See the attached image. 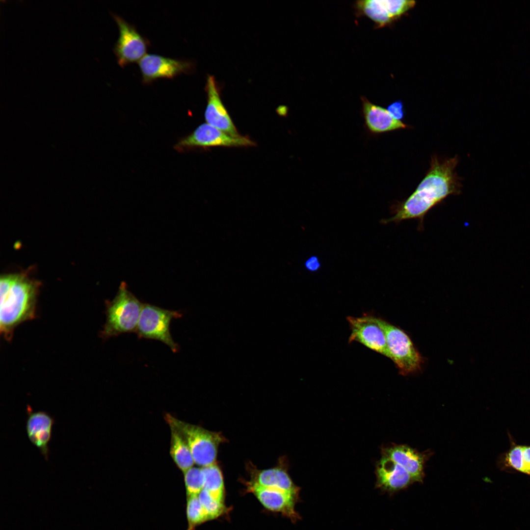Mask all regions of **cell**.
<instances>
[{
    "instance_id": "obj_27",
    "label": "cell",
    "mask_w": 530,
    "mask_h": 530,
    "mask_svg": "<svg viewBox=\"0 0 530 530\" xmlns=\"http://www.w3.org/2000/svg\"><path fill=\"white\" fill-rule=\"evenodd\" d=\"M304 265L307 270L316 272L320 268L321 264L318 256H312L306 261Z\"/></svg>"
},
{
    "instance_id": "obj_7",
    "label": "cell",
    "mask_w": 530,
    "mask_h": 530,
    "mask_svg": "<svg viewBox=\"0 0 530 530\" xmlns=\"http://www.w3.org/2000/svg\"><path fill=\"white\" fill-rule=\"evenodd\" d=\"M255 143L247 136H235L208 123L199 125L190 134L180 140L175 149L180 152L196 148L249 147Z\"/></svg>"
},
{
    "instance_id": "obj_11",
    "label": "cell",
    "mask_w": 530,
    "mask_h": 530,
    "mask_svg": "<svg viewBox=\"0 0 530 530\" xmlns=\"http://www.w3.org/2000/svg\"><path fill=\"white\" fill-rule=\"evenodd\" d=\"M245 491L253 494L263 506L269 511L281 513L295 522L300 517L295 506L299 498L279 490L265 488L245 481Z\"/></svg>"
},
{
    "instance_id": "obj_15",
    "label": "cell",
    "mask_w": 530,
    "mask_h": 530,
    "mask_svg": "<svg viewBox=\"0 0 530 530\" xmlns=\"http://www.w3.org/2000/svg\"><path fill=\"white\" fill-rule=\"evenodd\" d=\"M384 454L403 467L410 475L413 481L423 482L424 464L427 454L420 453L405 445H396L382 449Z\"/></svg>"
},
{
    "instance_id": "obj_12",
    "label": "cell",
    "mask_w": 530,
    "mask_h": 530,
    "mask_svg": "<svg viewBox=\"0 0 530 530\" xmlns=\"http://www.w3.org/2000/svg\"><path fill=\"white\" fill-rule=\"evenodd\" d=\"M205 90L207 104L204 116L207 123L230 135H241L221 101L220 89L213 76H207Z\"/></svg>"
},
{
    "instance_id": "obj_20",
    "label": "cell",
    "mask_w": 530,
    "mask_h": 530,
    "mask_svg": "<svg viewBox=\"0 0 530 530\" xmlns=\"http://www.w3.org/2000/svg\"><path fill=\"white\" fill-rule=\"evenodd\" d=\"M202 468L205 478L204 489L214 499L225 503V489L223 476L218 465L215 463Z\"/></svg>"
},
{
    "instance_id": "obj_10",
    "label": "cell",
    "mask_w": 530,
    "mask_h": 530,
    "mask_svg": "<svg viewBox=\"0 0 530 530\" xmlns=\"http://www.w3.org/2000/svg\"><path fill=\"white\" fill-rule=\"evenodd\" d=\"M379 318L371 315L347 318L351 331L349 342H358L390 358L384 331Z\"/></svg>"
},
{
    "instance_id": "obj_2",
    "label": "cell",
    "mask_w": 530,
    "mask_h": 530,
    "mask_svg": "<svg viewBox=\"0 0 530 530\" xmlns=\"http://www.w3.org/2000/svg\"><path fill=\"white\" fill-rule=\"evenodd\" d=\"M0 329L9 339L13 329L34 317L37 288L23 275L12 274L0 278Z\"/></svg>"
},
{
    "instance_id": "obj_1",
    "label": "cell",
    "mask_w": 530,
    "mask_h": 530,
    "mask_svg": "<svg viewBox=\"0 0 530 530\" xmlns=\"http://www.w3.org/2000/svg\"><path fill=\"white\" fill-rule=\"evenodd\" d=\"M458 162L457 156L444 160L432 156L429 170L415 190L405 200L393 204L391 207L393 215L381 220V223L398 224L403 220L417 219L418 228L423 230L427 212L449 195L461 192V181L455 171Z\"/></svg>"
},
{
    "instance_id": "obj_6",
    "label": "cell",
    "mask_w": 530,
    "mask_h": 530,
    "mask_svg": "<svg viewBox=\"0 0 530 530\" xmlns=\"http://www.w3.org/2000/svg\"><path fill=\"white\" fill-rule=\"evenodd\" d=\"M391 358L400 374L405 375L421 368L422 358L407 335L401 329L379 318Z\"/></svg>"
},
{
    "instance_id": "obj_4",
    "label": "cell",
    "mask_w": 530,
    "mask_h": 530,
    "mask_svg": "<svg viewBox=\"0 0 530 530\" xmlns=\"http://www.w3.org/2000/svg\"><path fill=\"white\" fill-rule=\"evenodd\" d=\"M165 419L169 425L175 427L184 437L195 464L204 467L216 463L218 447L226 441L221 432L211 431L184 422L169 414Z\"/></svg>"
},
{
    "instance_id": "obj_24",
    "label": "cell",
    "mask_w": 530,
    "mask_h": 530,
    "mask_svg": "<svg viewBox=\"0 0 530 530\" xmlns=\"http://www.w3.org/2000/svg\"><path fill=\"white\" fill-rule=\"evenodd\" d=\"M198 498L209 521L224 515L228 511L225 503L214 499L205 489L200 493Z\"/></svg>"
},
{
    "instance_id": "obj_9",
    "label": "cell",
    "mask_w": 530,
    "mask_h": 530,
    "mask_svg": "<svg viewBox=\"0 0 530 530\" xmlns=\"http://www.w3.org/2000/svg\"><path fill=\"white\" fill-rule=\"evenodd\" d=\"M142 82L149 84L159 79H172L191 72L193 63L156 54H146L139 62Z\"/></svg>"
},
{
    "instance_id": "obj_8",
    "label": "cell",
    "mask_w": 530,
    "mask_h": 530,
    "mask_svg": "<svg viewBox=\"0 0 530 530\" xmlns=\"http://www.w3.org/2000/svg\"><path fill=\"white\" fill-rule=\"evenodd\" d=\"M113 17L119 29V36L114 47L118 63L124 67L139 62L146 54L150 45L149 40L122 17L115 14Z\"/></svg>"
},
{
    "instance_id": "obj_22",
    "label": "cell",
    "mask_w": 530,
    "mask_h": 530,
    "mask_svg": "<svg viewBox=\"0 0 530 530\" xmlns=\"http://www.w3.org/2000/svg\"><path fill=\"white\" fill-rule=\"evenodd\" d=\"M186 514L188 522L187 530H195V528L208 521V517L202 505L198 496L187 497Z\"/></svg>"
},
{
    "instance_id": "obj_21",
    "label": "cell",
    "mask_w": 530,
    "mask_h": 530,
    "mask_svg": "<svg viewBox=\"0 0 530 530\" xmlns=\"http://www.w3.org/2000/svg\"><path fill=\"white\" fill-rule=\"evenodd\" d=\"M356 8L360 14L372 20L378 26H383L393 20L389 15L383 0H366L356 2Z\"/></svg>"
},
{
    "instance_id": "obj_14",
    "label": "cell",
    "mask_w": 530,
    "mask_h": 530,
    "mask_svg": "<svg viewBox=\"0 0 530 530\" xmlns=\"http://www.w3.org/2000/svg\"><path fill=\"white\" fill-rule=\"evenodd\" d=\"M361 100L365 126L370 133L378 134L409 127L393 118L387 109L372 104L366 97H362Z\"/></svg>"
},
{
    "instance_id": "obj_17",
    "label": "cell",
    "mask_w": 530,
    "mask_h": 530,
    "mask_svg": "<svg viewBox=\"0 0 530 530\" xmlns=\"http://www.w3.org/2000/svg\"><path fill=\"white\" fill-rule=\"evenodd\" d=\"M27 412L26 429L28 439L47 459L53 420L46 412H34L28 408Z\"/></svg>"
},
{
    "instance_id": "obj_19",
    "label": "cell",
    "mask_w": 530,
    "mask_h": 530,
    "mask_svg": "<svg viewBox=\"0 0 530 530\" xmlns=\"http://www.w3.org/2000/svg\"><path fill=\"white\" fill-rule=\"evenodd\" d=\"M171 429L170 455L179 469L185 473L195 463L188 446L181 433L174 426Z\"/></svg>"
},
{
    "instance_id": "obj_16",
    "label": "cell",
    "mask_w": 530,
    "mask_h": 530,
    "mask_svg": "<svg viewBox=\"0 0 530 530\" xmlns=\"http://www.w3.org/2000/svg\"><path fill=\"white\" fill-rule=\"evenodd\" d=\"M251 482L260 486L275 489L299 497L300 488L290 477L286 467L277 466L272 468L258 470L250 468Z\"/></svg>"
},
{
    "instance_id": "obj_5",
    "label": "cell",
    "mask_w": 530,
    "mask_h": 530,
    "mask_svg": "<svg viewBox=\"0 0 530 530\" xmlns=\"http://www.w3.org/2000/svg\"><path fill=\"white\" fill-rule=\"evenodd\" d=\"M182 316V314L179 311L143 304L135 333L139 338L159 341L168 346L173 352H177L179 346L171 336L170 324L173 319Z\"/></svg>"
},
{
    "instance_id": "obj_13",
    "label": "cell",
    "mask_w": 530,
    "mask_h": 530,
    "mask_svg": "<svg viewBox=\"0 0 530 530\" xmlns=\"http://www.w3.org/2000/svg\"><path fill=\"white\" fill-rule=\"evenodd\" d=\"M375 475L376 487L390 493L404 489L414 482L403 467L382 454L377 463Z\"/></svg>"
},
{
    "instance_id": "obj_25",
    "label": "cell",
    "mask_w": 530,
    "mask_h": 530,
    "mask_svg": "<svg viewBox=\"0 0 530 530\" xmlns=\"http://www.w3.org/2000/svg\"><path fill=\"white\" fill-rule=\"evenodd\" d=\"M388 13L393 20L400 16L415 5L413 0H383Z\"/></svg>"
},
{
    "instance_id": "obj_18",
    "label": "cell",
    "mask_w": 530,
    "mask_h": 530,
    "mask_svg": "<svg viewBox=\"0 0 530 530\" xmlns=\"http://www.w3.org/2000/svg\"><path fill=\"white\" fill-rule=\"evenodd\" d=\"M507 433L510 447L499 456L498 467L503 471L519 472L530 477V445L518 444L511 435Z\"/></svg>"
},
{
    "instance_id": "obj_26",
    "label": "cell",
    "mask_w": 530,
    "mask_h": 530,
    "mask_svg": "<svg viewBox=\"0 0 530 530\" xmlns=\"http://www.w3.org/2000/svg\"><path fill=\"white\" fill-rule=\"evenodd\" d=\"M387 109L392 117L396 120L401 121L404 117L403 104L401 101H396L392 103L388 106Z\"/></svg>"
},
{
    "instance_id": "obj_3",
    "label": "cell",
    "mask_w": 530,
    "mask_h": 530,
    "mask_svg": "<svg viewBox=\"0 0 530 530\" xmlns=\"http://www.w3.org/2000/svg\"><path fill=\"white\" fill-rule=\"evenodd\" d=\"M143 304L122 282L115 297L107 303L102 337L107 338L135 333Z\"/></svg>"
},
{
    "instance_id": "obj_23",
    "label": "cell",
    "mask_w": 530,
    "mask_h": 530,
    "mask_svg": "<svg viewBox=\"0 0 530 530\" xmlns=\"http://www.w3.org/2000/svg\"><path fill=\"white\" fill-rule=\"evenodd\" d=\"M184 474L187 497L198 496L204 487L205 478L202 468L192 467Z\"/></svg>"
}]
</instances>
